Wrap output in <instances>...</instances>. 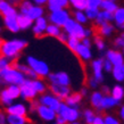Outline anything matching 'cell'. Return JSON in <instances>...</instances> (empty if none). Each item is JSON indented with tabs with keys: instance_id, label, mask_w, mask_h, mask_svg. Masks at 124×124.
<instances>
[{
	"instance_id": "6da1fadb",
	"label": "cell",
	"mask_w": 124,
	"mask_h": 124,
	"mask_svg": "<svg viewBox=\"0 0 124 124\" xmlns=\"http://www.w3.org/2000/svg\"><path fill=\"white\" fill-rule=\"evenodd\" d=\"M27 45L29 42L24 39H11L0 41V55L13 62L26 48Z\"/></svg>"
},
{
	"instance_id": "7a4b0ae2",
	"label": "cell",
	"mask_w": 124,
	"mask_h": 124,
	"mask_svg": "<svg viewBox=\"0 0 124 124\" xmlns=\"http://www.w3.org/2000/svg\"><path fill=\"white\" fill-rule=\"evenodd\" d=\"M0 79L7 84H21L25 80V76L14 65H8L7 67L0 68Z\"/></svg>"
},
{
	"instance_id": "3957f363",
	"label": "cell",
	"mask_w": 124,
	"mask_h": 124,
	"mask_svg": "<svg viewBox=\"0 0 124 124\" xmlns=\"http://www.w3.org/2000/svg\"><path fill=\"white\" fill-rule=\"evenodd\" d=\"M26 64L30 66L33 72L38 75V78H47L49 73H50V68L49 65L46 63L45 60H41L34 56H27L26 57Z\"/></svg>"
},
{
	"instance_id": "277c9868",
	"label": "cell",
	"mask_w": 124,
	"mask_h": 124,
	"mask_svg": "<svg viewBox=\"0 0 124 124\" xmlns=\"http://www.w3.org/2000/svg\"><path fill=\"white\" fill-rule=\"evenodd\" d=\"M57 114H59L60 116L64 117L66 122L79 121V118L81 117V112L79 110V107H71V106L66 105L64 101L60 102Z\"/></svg>"
},
{
	"instance_id": "5b68a950",
	"label": "cell",
	"mask_w": 124,
	"mask_h": 124,
	"mask_svg": "<svg viewBox=\"0 0 124 124\" xmlns=\"http://www.w3.org/2000/svg\"><path fill=\"white\" fill-rule=\"evenodd\" d=\"M70 17H71V13L68 11L67 8H60L57 10L50 11V14L48 16V22L62 27Z\"/></svg>"
},
{
	"instance_id": "8992f818",
	"label": "cell",
	"mask_w": 124,
	"mask_h": 124,
	"mask_svg": "<svg viewBox=\"0 0 124 124\" xmlns=\"http://www.w3.org/2000/svg\"><path fill=\"white\" fill-rule=\"evenodd\" d=\"M19 90L21 94L19 98H22L23 100H33L38 97V92L35 91L33 84H32V80L25 79L21 84H19Z\"/></svg>"
},
{
	"instance_id": "52a82bcc",
	"label": "cell",
	"mask_w": 124,
	"mask_h": 124,
	"mask_svg": "<svg viewBox=\"0 0 124 124\" xmlns=\"http://www.w3.org/2000/svg\"><path fill=\"white\" fill-rule=\"evenodd\" d=\"M38 102L40 105H45L49 108H51L55 112H58V108H59L60 106V100L58 99L57 97H55L53 93H50V92H43V93L39 94V99H38Z\"/></svg>"
},
{
	"instance_id": "ba28073f",
	"label": "cell",
	"mask_w": 124,
	"mask_h": 124,
	"mask_svg": "<svg viewBox=\"0 0 124 124\" xmlns=\"http://www.w3.org/2000/svg\"><path fill=\"white\" fill-rule=\"evenodd\" d=\"M48 90L50 93H53L55 97H57L60 101H64L65 98L71 93L70 85H63V84H56V83H49Z\"/></svg>"
},
{
	"instance_id": "9c48e42d",
	"label": "cell",
	"mask_w": 124,
	"mask_h": 124,
	"mask_svg": "<svg viewBox=\"0 0 124 124\" xmlns=\"http://www.w3.org/2000/svg\"><path fill=\"white\" fill-rule=\"evenodd\" d=\"M35 113L39 116L40 120H42L43 122H54L55 121V117H56V112L53 110L51 108H49L45 105H40L38 104L37 107H35Z\"/></svg>"
},
{
	"instance_id": "30bf717a",
	"label": "cell",
	"mask_w": 124,
	"mask_h": 124,
	"mask_svg": "<svg viewBox=\"0 0 124 124\" xmlns=\"http://www.w3.org/2000/svg\"><path fill=\"white\" fill-rule=\"evenodd\" d=\"M49 83H56V84H63V85H70L71 84V78L66 72H56V73H49L47 75Z\"/></svg>"
},
{
	"instance_id": "8fae6325",
	"label": "cell",
	"mask_w": 124,
	"mask_h": 124,
	"mask_svg": "<svg viewBox=\"0 0 124 124\" xmlns=\"http://www.w3.org/2000/svg\"><path fill=\"white\" fill-rule=\"evenodd\" d=\"M48 18L45 17V16H41L39 18L34 19L33 21V24H32V32L33 34L37 37V38H41L45 35V31H46V27L48 25Z\"/></svg>"
},
{
	"instance_id": "7c38bea8",
	"label": "cell",
	"mask_w": 124,
	"mask_h": 124,
	"mask_svg": "<svg viewBox=\"0 0 124 124\" xmlns=\"http://www.w3.org/2000/svg\"><path fill=\"white\" fill-rule=\"evenodd\" d=\"M6 114H13V115H21L26 116L29 113V107L24 102H13L6 107Z\"/></svg>"
},
{
	"instance_id": "4fadbf2b",
	"label": "cell",
	"mask_w": 124,
	"mask_h": 124,
	"mask_svg": "<svg viewBox=\"0 0 124 124\" xmlns=\"http://www.w3.org/2000/svg\"><path fill=\"white\" fill-rule=\"evenodd\" d=\"M121 105V101L116 100L115 98H113L109 93L102 94L101 101H100V106L98 110H108V109H113L114 107Z\"/></svg>"
},
{
	"instance_id": "5bb4252c",
	"label": "cell",
	"mask_w": 124,
	"mask_h": 124,
	"mask_svg": "<svg viewBox=\"0 0 124 124\" xmlns=\"http://www.w3.org/2000/svg\"><path fill=\"white\" fill-rule=\"evenodd\" d=\"M102 58H97L93 59L91 63V70H92V76L97 80L99 83H101L104 81V74H102Z\"/></svg>"
},
{
	"instance_id": "9a60e30c",
	"label": "cell",
	"mask_w": 124,
	"mask_h": 124,
	"mask_svg": "<svg viewBox=\"0 0 124 124\" xmlns=\"http://www.w3.org/2000/svg\"><path fill=\"white\" fill-rule=\"evenodd\" d=\"M74 54H75L76 56L79 57L82 62H89V60L92 59V51H91V48L82 45L81 42H79L78 47L75 48Z\"/></svg>"
},
{
	"instance_id": "2e32d148",
	"label": "cell",
	"mask_w": 124,
	"mask_h": 124,
	"mask_svg": "<svg viewBox=\"0 0 124 124\" xmlns=\"http://www.w3.org/2000/svg\"><path fill=\"white\" fill-rule=\"evenodd\" d=\"M18 14V13H17ZM17 14L15 15H7V16H2L4 17V25L9 32L11 33H18L19 27L17 24Z\"/></svg>"
},
{
	"instance_id": "e0dca14e",
	"label": "cell",
	"mask_w": 124,
	"mask_h": 124,
	"mask_svg": "<svg viewBox=\"0 0 124 124\" xmlns=\"http://www.w3.org/2000/svg\"><path fill=\"white\" fill-rule=\"evenodd\" d=\"M106 59L109 60L112 65H118V64H124V58L123 54L121 53L117 49H109L106 51Z\"/></svg>"
},
{
	"instance_id": "ac0fdd59",
	"label": "cell",
	"mask_w": 124,
	"mask_h": 124,
	"mask_svg": "<svg viewBox=\"0 0 124 124\" xmlns=\"http://www.w3.org/2000/svg\"><path fill=\"white\" fill-rule=\"evenodd\" d=\"M114 31H115V26H114V24L112 22H106L101 25H99L97 26V32H98V35H100V37H105V38H108L110 37L112 34L114 33Z\"/></svg>"
},
{
	"instance_id": "d6986e66",
	"label": "cell",
	"mask_w": 124,
	"mask_h": 124,
	"mask_svg": "<svg viewBox=\"0 0 124 124\" xmlns=\"http://www.w3.org/2000/svg\"><path fill=\"white\" fill-rule=\"evenodd\" d=\"M113 22H114V26L123 30L124 29V8L123 7H118L116 8V10L113 13Z\"/></svg>"
},
{
	"instance_id": "ffe728a7",
	"label": "cell",
	"mask_w": 124,
	"mask_h": 124,
	"mask_svg": "<svg viewBox=\"0 0 124 124\" xmlns=\"http://www.w3.org/2000/svg\"><path fill=\"white\" fill-rule=\"evenodd\" d=\"M18 10L15 6L9 4L7 0H0V15L7 16V15H15Z\"/></svg>"
},
{
	"instance_id": "44dd1931",
	"label": "cell",
	"mask_w": 124,
	"mask_h": 124,
	"mask_svg": "<svg viewBox=\"0 0 124 124\" xmlns=\"http://www.w3.org/2000/svg\"><path fill=\"white\" fill-rule=\"evenodd\" d=\"M25 15H27L32 21H34V19L39 18V17H41V16H45V8H43V6H39V5L32 4Z\"/></svg>"
},
{
	"instance_id": "7402d4cb",
	"label": "cell",
	"mask_w": 124,
	"mask_h": 124,
	"mask_svg": "<svg viewBox=\"0 0 124 124\" xmlns=\"http://www.w3.org/2000/svg\"><path fill=\"white\" fill-rule=\"evenodd\" d=\"M14 66H15L17 70H18L19 72H22L23 74H24V76H25V79H30V80H34L38 78V75L35 74L33 72V70L27 64H22V63H15L14 64Z\"/></svg>"
},
{
	"instance_id": "603a6c76",
	"label": "cell",
	"mask_w": 124,
	"mask_h": 124,
	"mask_svg": "<svg viewBox=\"0 0 124 124\" xmlns=\"http://www.w3.org/2000/svg\"><path fill=\"white\" fill-rule=\"evenodd\" d=\"M17 24H18L19 30L25 31V30H29V29L32 26L33 21H32L27 15H25V14L18 13V14H17Z\"/></svg>"
},
{
	"instance_id": "cb8c5ba5",
	"label": "cell",
	"mask_w": 124,
	"mask_h": 124,
	"mask_svg": "<svg viewBox=\"0 0 124 124\" xmlns=\"http://www.w3.org/2000/svg\"><path fill=\"white\" fill-rule=\"evenodd\" d=\"M82 99H83V97L81 96L80 92H72L71 91V93L65 98L64 102L66 105L71 106V107H79V105L82 101Z\"/></svg>"
},
{
	"instance_id": "d4e9b609",
	"label": "cell",
	"mask_w": 124,
	"mask_h": 124,
	"mask_svg": "<svg viewBox=\"0 0 124 124\" xmlns=\"http://www.w3.org/2000/svg\"><path fill=\"white\" fill-rule=\"evenodd\" d=\"M46 5H47L49 11H54L60 9V8H67L68 0H48Z\"/></svg>"
},
{
	"instance_id": "484cf974",
	"label": "cell",
	"mask_w": 124,
	"mask_h": 124,
	"mask_svg": "<svg viewBox=\"0 0 124 124\" xmlns=\"http://www.w3.org/2000/svg\"><path fill=\"white\" fill-rule=\"evenodd\" d=\"M110 73L113 74V78L115 79V81H117L118 83H122L124 81V64L114 65Z\"/></svg>"
},
{
	"instance_id": "4316f807",
	"label": "cell",
	"mask_w": 124,
	"mask_h": 124,
	"mask_svg": "<svg viewBox=\"0 0 124 124\" xmlns=\"http://www.w3.org/2000/svg\"><path fill=\"white\" fill-rule=\"evenodd\" d=\"M6 123L7 124H27L29 120H27L26 116L6 114Z\"/></svg>"
},
{
	"instance_id": "83f0119b",
	"label": "cell",
	"mask_w": 124,
	"mask_h": 124,
	"mask_svg": "<svg viewBox=\"0 0 124 124\" xmlns=\"http://www.w3.org/2000/svg\"><path fill=\"white\" fill-rule=\"evenodd\" d=\"M32 84H33L35 91L38 92V94H41L48 90V84L41 78H37V79L32 80Z\"/></svg>"
},
{
	"instance_id": "f1b7e54d",
	"label": "cell",
	"mask_w": 124,
	"mask_h": 124,
	"mask_svg": "<svg viewBox=\"0 0 124 124\" xmlns=\"http://www.w3.org/2000/svg\"><path fill=\"white\" fill-rule=\"evenodd\" d=\"M109 94L113 98H115L118 101H122L124 97V88L121 84H115V85L109 90Z\"/></svg>"
},
{
	"instance_id": "f546056e",
	"label": "cell",
	"mask_w": 124,
	"mask_h": 124,
	"mask_svg": "<svg viewBox=\"0 0 124 124\" xmlns=\"http://www.w3.org/2000/svg\"><path fill=\"white\" fill-rule=\"evenodd\" d=\"M60 32H62V27L60 26H57L53 23H48V25L46 27L45 34L48 35V37H51V38H57Z\"/></svg>"
},
{
	"instance_id": "4dcf8cb0",
	"label": "cell",
	"mask_w": 124,
	"mask_h": 124,
	"mask_svg": "<svg viewBox=\"0 0 124 124\" xmlns=\"http://www.w3.org/2000/svg\"><path fill=\"white\" fill-rule=\"evenodd\" d=\"M68 35H71V37H74V38L79 39V40H81V39L84 38V26H83L82 24H80V23L75 22V24H74V27H73V30H72V32Z\"/></svg>"
},
{
	"instance_id": "1f68e13d",
	"label": "cell",
	"mask_w": 124,
	"mask_h": 124,
	"mask_svg": "<svg viewBox=\"0 0 124 124\" xmlns=\"http://www.w3.org/2000/svg\"><path fill=\"white\" fill-rule=\"evenodd\" d=\"M102 92L101 91H93L92 93L90 94V104L91 106L96 109H99V106H100V101H101L102 98Z\"/></svg>"
},
{
	"instance_id": "d6a6232c",
	"label": "cell",
	"mask_w": 124,
	"mask_h": 124,
	"mask_svg": "<svg viewBox=\"0 0 124 124\" xmlns=\"http://www.w3.org/2000/svg\"><path fill=\"white\" fill-rule=\"evenodd\" d=\"M117 7H118L117 1H112V0H101V4H100L99 9H102V10H107V11H110V13H114V11L116 10Z\"/></svg>"
},
{
	"instance_id": "836d02e7",
	"label": "cell",
	"mask_w": 124,
	"mask_h": 124,
	"mask_svg": "<svg viewBox=\"0 0 124 124\" xmlns=\"http://www.w3.org/2000/svg\"><path fill=\"white\" fill-rule=\"evenodd\" d=\"M8 94L14 100L18 99L19 94H21V90H19V85L18 84H8V86L6 88Z\"/></svg>"
},
{
	"instance_id": "e575fe53",
	"label": "cell",
	"mask_w": 124,
	"mask_h": 124,
	"mask_svg": "<svg viewBox=\"0 0 124 124\" xmlns=\"http://www.w3.org/2000/svg\"><path fill=\"white\" fill-rule=\"evenodd\" d=\"M73 18H74L75 22L80 23V24H82V25H85L86 23L89 22L88 17H86L85 14H84V10H74V13H73Z\"/></svg>"
},
{
	"instance_id": "d590c367",
	"label": "cell",
	"mask_w": 124,
	"mask_h": 124,
	"mask_svg": "<svg viewBox=\"0 0 124 124\" xmlns=\"http://www.w3.org/2000/svg\"><path fill=\"white\" fill-rule=\"evenodd\" d=\"M13 102H14V99L8 94L7 90L4 89V90L0 92V104L2 106H5V107H7V106H9L10 104H13Z\"/></svg>"
},
{
	"instance_id": "8d00e7d4",
	"label": "cell",
	"mask_w": 124,
	"mask_h": 124,
	"mask_svg": "<svg viewBox=\"0 0 124 124\" xmlns=\"http://www.w3.org/2000/svg\"><path fill=\"white\" fill-rule=\"evenodd\" d=\"M68 5L74 10H84L86 8V0H68Z\"/></svg>"
},
{
	"instance_id": "74e56055",
	"label": "cell",
	"mask_w": 124,
	"mask_h": 124,
	"mask_svg": "<svg viewBox=\"0 0 124 124\" xmlns=\"http://www.w3.org/2000/svg\"><path fill=\"white\" fill-rule=\"evenodd\" d=\"M80 40L79 39L74 38V37H71V35H68L67 40H66V42H65V45L67 46V48L71 50V51H75V48L78 47V45H79Z\"/></svg>"
},
{
	"instance_id": "f35d334b",
	"label": "cell",
	"mask_w": 124,
	"mask_h": 124,
	"mask_svg": "<svg viewBox=\"0 0 124 124\" xmlns=\"http://www.w3.org/2000/svg\"><path fill=\"white\" fill-rule=\"evenodd\" d=\"M82 115H83V118H84V121H85L86 124L92 123L93 120H94V117H96V113H94V110H92V109H90V108L85 109V110L82 113Z\"/></svg>"
},
{
	"instance_id": "ab89813d",
	"label": "cell",
	"mask_w": 124,
	"mask_h": 124,
	"mask_svg": "<svg viewBox=\"0 0 124 124\" xmlns=\"http://www.w3.org/2000/svg\"><path fill=\"white\" fill-rule=\"evenodd\" d=\"M98 13H99V8H90V7H86L84 9V14L88 17L89 21H93L96 17H97Z\"/></svg>"
},
{
	"instance_id": "60d3db41",
	"label": "cell",
	"mask_w": 124,
	"mask_h": 124,
	"mask_svg": "<svg viewBox=\"0 0 124 124\" xmlns=\"http://www.w3.org/2000/svg\"><path fill=\"white\" fill-rule=\"evenodd\" d=\"M93 45L96 46V48L99 50V51H102V50H105L106 48V43H105V40L102 39V37L100 35H96L93 39Z\"/></svg>"
},
{
	"instance_id": "b9f144b4",
	"label": "cell",
	"mask_w": 124,
	"mask_h": 124,
	"mask_svg": "<svg viewBox=\"0 0 124 124\" xmlns=\"http://www.w3.org/2000/svg\"><path fill=\"white\" fill-rule=\"evenodd\" d=\"M114 47L116 49H123V47H124V35L123 34H121L117 38H115V40H114Z\"/></svg>"
},
{
	"instance_id": "7bdbcfd3",
	"label": "cell",
	"mask_w": 124,
	"mask_h": 124,
	"mask_svg": "<svg viewBox=\"0 0 124 124\" xmlns=\"http://www.w3.org/2000/svg\"><path fill=\"white\" fill-rule=\"evenodd\" d=\"M105 124H121V122L117 120L116 117H114L113 115H105L102 117Z\"/></svg>"
},
{
	"instance_id": "ee69618b",
	"label": "cell",
	"mask_w": 124,
	"mask_h": 124,
	"mask_svg": "<svg viewBox=\"0 0 124 124\" xmlns=\"http://www.w3.org/2000/svg\"><path fill=\"white\" fill-rule=\"evenodd\" d=\"M101 4V0H86V7L99 8Z\"/></svg>"
},
{
	"instance_id": "f6af8a7d",
	"label": "cell",
	"mask_w": 124,
	"mask_h": 124,
	"mask_svg": "<svg viewBox=\"0 0 124 124\" xmlns=\"http://www.w3.org/2000/svg\"><path fill=\"white\" fill-rule=\"evenodd\" d=\"M112 68H113L112 63L107 59H104V62H102V70L105 72H107V73H110V72H112Z\"/></svg>"
},
{
	"instance_id": "bcb514c9",
	"label": "cell",
	"mask_w": 124,
	"mask_h": 124,
	"mask_svg": "<svg viewBox=\"0 0 124 124\" xmlns=\"http://www.w3.org/2000/svg\"><path fill=\"white\" fill-rule=\"evenodd\" d=\"M88 83H89V86H90V88H92V89H97V88H98V85H99V82H98L97 80L94 79L93 76L89 79V81H88Z\"/></svg>"
},
{
	"instance_id": "7dc6e473",
	"label": "cell",
	"mask_w": 124,
	"mask_h": 124,
	"mask_svg": "<svg viewBox=\"0 0 124 124\" xmlns=\"http://www.w3.org/2000/svg\"><path fill=\"white\" fill-rule=\"evenodd\" d=\"M67 38H68V35L65 33L63 30H62V32L59 33V35L57 37V39H58V40H59L62 43H65V42H66V40H67Z\"/></svg>"
},
{
	"instance_id": "c3c4849f",
	"label": "cell",
	"mask_w": 124,
	"mask_h": 124,
	"mask_svg": "<svg viewBox=\"0 0 124 124\" xmlns=\"http://www.w3.org/2000/svg\"><path fill=\"white\" fill-rule=\"evenodd\" d=\"M80 42H81L82 45L86 46V47H89V48H91V46H92L91 39H90V38H86V37H84L83 39H81V40H80Z\"/></svg>"
},
{
	"instance_id": "681fc988",
	"label": "cell",
	"mask_w": 124,
	"mask_h": 124,
	"mask_svg": "<svg viewBox=\"0 0 124 124\" xmlns=\"http://www.w3.org/2000/svg\"><path fill=\"white\" fill-rule=\"evenodd\" d=\"M55 122H57V123H59V124H66V123H67V122H66V120H65L63 116H60L59 114H56Z\"/></svg>"
},
{
	"instance_id": "f907efd6",
	"label": "cell",
	"mask_w": 124,
	"mask_h": 124,
	"mask_svg": "<svg viewBox=\"0 0 124 124\" xmlns=\"http://www.w3.org/2000/svg\"><path fill=\"white\" fill-rule=\"evenodd\" d=\"M93 35V30L90 27H84V37L86 38H91Z\"/></svg>"
},
{
	"instance_id": "816d5d0a",
	"label": "cell",
	"mask_w": 124,
	"mask_h": 124,
	"mask_svg": "<svg viewBox=\"0 0 124 124\" xmlns=\"http://www.w3.org/2000/svg\"><path fill=\"white\" fill-rule=\"evenodd\" d=\"M90 124H105V122H104L102 116H97V115H96L93 122H92V123H90Z\"/></svg>"
},
{
	"instance_id": "f5cc1de1",
	"label": "cell",
	"mask_w": 124,
	"mask_h": 124,
	"mask_svg": "<svg viewBox=\"0 0 124 124\" xmlns=\"http://www.w3.org/2000/svg\"><path fill=\"white\" fill-rule=\"evenodd\" d=\"M0 124H7L6 123V113L0 109Z\"/></svg>"
},
{
	"instance_id": "db71d44e",
	"label": "cell",
	"mask_w": 124,
	"mask_h": 124,
	"mask_svg": "<svg viewBox=\"0 0 124 124\" xmlns=\"http://www.w3.org/2000/svg\"><path fill=\"white\" fill-rule=\"evenodd\" d=\"M34 5H39V6H46L48 0H31Z\"/></svg>"
},
{
	"instance_id": "11a10c76",
	"label": "cell",
	"mask_w": 124,
	"mask_h": 124,
	"mask_svg": "<svg viewBox=\"0 0 124 124\" xmlns=\"http://www.w3.org/2000/svg\"><path fill=\"white\" fill-rule=\"evenodd\" d=\"M8 2H9V4H11L13 5V6H18L19 5V2H21V1H22V0H7Z\"/></svg>"
},
{
	"instance_id": "9f6ffc18",
	"label": "cell",
	"mask_w": 124,
	"mask_h": 124,
	"mask_svg": "<svg viewBox=\"0 0 124 124\" xmlns=\"http://www.w3.org/2000/svg\"><path fill=\"white\" fill-rule=\"evenodd\" d=\"M80 93H81V96H82V97H85L86 94H88V89H86V88H82V89H81V91H80Z\"/></svg>"
},
{
	"instance_id": "6f0895ef",
	"label": "cell",
	"mask_w": 124,
	"mask_h": 124,
	"mask_svg": "<svg viewBox=\"0 0 124 124\" xmlns=\"http://www.w3.org/2000/svg\"><path fill=\"white\" fill-rule=\"evenodd\" d=\"M118 115H120L121 120H123L124 118V107L123 106H121V109H120V112H118Z\"/></svg>"
},
{
	"instance_id": "680465c9",
	"label": "cell",
	"mask_w": 124,
	"mask_h": 124,
	"mask_svg": "<svg viewBox=\"0 0 124 124\" xmlns=\"http://www.w3.org/2000/svg\"><path fill=\"white\" fill-rule=\"evenodd\" d=\"M102 93L104 94L109 93V88L108 86H102Z\"/></svg>"
},
{
	"instance_id": "91938a15",
	"label": "cell",
	"mask_w": 124,
	"mask_h": 124,
	"mask_svg": "<svg viewBox=\"0 0 124 124\" xmlns=\"http://www.w3.org/2000/svg\"><path fill=\"white\" fill-rule=\"evenodd\" d=\"M66 124H81L79 121H74V122H67Z\"/></svg>"
},
{
	"instance_id": "94428289",
	"label": "cell",
	"mask_w": 124,
	"mask_h": 124,
	"mask_svg": "<svg viewBox=\"0 0 124 124\" xmlns=\"http://www.w3.org/2000/svg\"><path fill=\"white\" fill-rule=\"evenodd\" d=\"M53 124H59V123H57V122H55V121H54V123Z\"/></svg>"
},
{
	"instance_id": "6125c7cd",
	"label": "cell",
	"mask_w": 124,
	"mask_h": 124,
	"mask_svg": "<svg viewBox=\"0 0 124 124\" xmlns=\"http://www.w3.org/2000/svg\"><path fill=\"white\" fill-rule=\"evenodd\" d=\"M1 30H2V29H1V26H0V33H1Z\"/></svg>"
},
{
	"instance_id": "be15d7a7",
	"label": "cell",
	"mask_w": 124,
	"mask_h": 124,
	"mask_svg": "<svg viewBox=\"0 0 124 124\" xmlns=\"http://www.w3.org/2000/svg\"><path fill=\"white\" fill-rule=\"evenodd\" d=\"M112 1H117V0H112Z\"/></svg>"
}]
</instances>
